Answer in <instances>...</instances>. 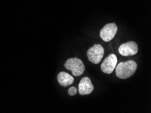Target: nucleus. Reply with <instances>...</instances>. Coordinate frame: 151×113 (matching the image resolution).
<instances>
[{
	"instance_id": "1",
	"label": "nucleus",
	"mask_w": 151,
	"mask_h": 113,
	"mask_svg": "<svg viewBox=\"0 0 151 113\" xmlns=\"http://www.w3.org/2000/svg\"><path fill=\"white\" fill-rule=\"evenodd\" d=\"M137 67L138 65L134 60L121 62L116 67V75L119 79H126L134 75Z\"/></svg>"
},
{
	"instance_id": "8",
	"label": "nucleus",
	"mask_w": 151,
	"mask_h": 113,
	"mask_svg": "<svg viewBox=\"0 0 151 113\" xmlns=\"http://www.w3.org/2000/svg\"><path fill=\"white\" fill-rule=\"evenodd\" d=\"M57 79L61 86L67 87L74 82V78L69 74L65 72H60L57 76Z\"/></svg>"
},
{
	"instance_id": "7",
	"label": "nucleus",
	"mask_w": 151,
	"mask_h": 113,
	"mask_svg": "<svg viewBox=\"0 0 151 113\" xmlns=\"http://www.w3.org/2000/svg\"><path fill=\"white\" fill-rule=\"evenodd\" d=\"M94 87L89 77H83L80 81L79 84V93L80 95L85 96L90 94L93 91Z\"/></svg>"
},
{
	"instance_id": "6",
	"label": "nucleus",
	"mask_w": 151,
	"mask_h": 113,
	"mask_svg": "<svg viewBox=\"0 0 151 113\" xmlns=\"http://www.w3.org/2000/svg\"><path fill=\"white\" fill-rule=\"evenodd\" d=\"M117 63V58L114 54L107 56L101 64V70L105 74H111L113 72Z\"/></svg>"
},
{
	"instance_id": "4",
	"label": "nucleus",
	"mask_w": 151,
	"mask_h": 113,
	"mask_svg": "<svg viewBox=\"0 0 151 113\" xmlns=\"http://www.w3.org/2000/svg\"><path fill=\"white\" fill-rule=\"evenodd\" d=\"M117 30V26L115 23H109L100 30V36L105 42H109L115 37Z\"/></svg>"
},
{
	"instance_id": "3",
	"label": "nucleus",
	"mask_w": 151,
	"mask_h": 113,
	"mask_svg": "<svg viewBox=\"0 0 151 113\" xmlns=\"http://www.w3.org/2000/svg\"><path fill=\"white\" fill-rule=\"evenodd\" d=\"M104 54V48L100 44H95L88 50V60L91 63L98 64L102 60Z\"/></svg>"
},
{
	"instance_id": "5",
	"label": "nucleus",
	"mask_w": 151,
	"mask_h": 113,
	"mask_svg": "<svg viewBox=\"0 0 151 113\" xmlns=\"http://www.w3.org/2000/svg\"><path fill=\"white\" fill-rule=\"evenodd\" d=\"M138 52V45L134 41H128L121 44L119 48V52L123 56H130L136 55Z\"/></svg>"
},
{
	"instance_id": "9",
	"label": "nucleus",
	"mask_w": 151,
	"mask_h": 113,
	"mask_svg": "<svg viewBox=\"0 0 151 113\" xmlns=\"http://www.w3.org/2000/svg\"><path fill=\"white\" fill-rule=\"evenodd\" d=\"M77 89L75 87H71L70 88L68 89V94L70 96H75V94H77Z\"/></svg>"
},
{
	"instance_id": "2",
	"label": "nucleus",
	"mask_w": 151,
	"mask_h": 113,
	"mask_svg": "<svg viewBox=\"0 0 151 113\" xmlns=\"http://www.w3.org/2000/svg\"><path fill=\"white\" fill-rule=\"evenodd\" d=\"M65 66L68 70L70 71L75 77L81 75L85 71L83 62L77 58L68 59L65 63Z\"/></svg>"
}]
</instances>
